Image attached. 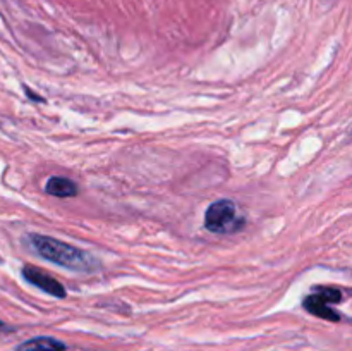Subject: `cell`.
Wrapping results in <instances>:
<instances>
[{
	"instance_id": "4",
	"label": "cell",
	"mask_w": 352,
	"mask_h": 351,
	"mask_svg": "<svg viewBox=\"0 0 352 351\" xmlns=\"http://www.w3.org/2000/svg\"><path fill=\"white\" fill-rule=\"evenodd\" d=\"M23 277L26 279L30 284L36 286L38 289L45 291L47 295L55 296V298H65V289L57 279L48 275L47 272L41 268L34 267V265H24L23 267Z\"/></svg>"
},
{
	"instance_id": "3",
	"label": "cell",
	"mask_w": 352,
	"mask_h": 351,
	"mask_svg": "<svg viewBox=\"0 0 352 351\" xmlns=\"http://www.w3.org/2000/svg\"><path fill=\"white\" fill-rule=\"evenodd\" d=\"M342 301V292L337 288H327V286H320L316 288L311 295L306 296L305 308L308 310L311 315L320 317V319L332 320V322H339L340 315L332 308V303Z\"/></svg>"
},
{
	"instance_id": "2",
	"label": "cell",
	"mask_w": 352,
	"mask_h": 351,
	"mask_svg": "<svg viewBox=\"0 0 352 351\" xmlns=\"http://www.w3.org/2000/svg\"><path fill=\"white\" fill-rule=\"evenodd\" d=\"M246 226V219L239 213L232 200H217L206 209L205 227L213 234L239 233Z\"/></svg>"
},
{
	"instance_id": "1",
	"label": "cell",
	"mask_w": 352,
	"mask_h": 351,
	"mask_svg": "<svg viewBox=\"0 0 352 351\" xmlns=\"http://www.w3.org/2000/svg\"><path fill=\"white\" fill-rule=\"evenodd\" d=\"M26 240L34 253L40 255L45 260L52 262V264L69 268V270L89 274V272H95L100 268V262L91 253L64 243L60 240L43 236V234H30Z\"/></svg>"
},
{
	"instance_id": "5",
	"label": "cell",
	"mask_w": 352,
	"mask_h": 351,
	"mask_svg": "<svg viewBox=\"0 0 352 351\" xmlns=\"http://www.w3.org/2000/svg\"><path fill=\"white\" fill-rule=\"evenodd\" d=\"M45 191L52 196H57V198H71V196L78 195L79 188L72 179L54 176V178H50L47 181Z\"/></svg>"
},
{
	"instance_id": "7",
	"label": "cell",
	"mask_w": 352,
	"mask_h": 351,
	"mask_svg": "<svg viewBox=\"0 0 352 351\" xmlns=\"http://www.w3.org/2000/svg\"><path fill=\"white\" fill-rule=\"evenodd\" d=\"M24 89H26V93H28V96H30V98L36 100V102H43V98H41V96H36V95H34V93L31 92L30 88H24Z\"/></svg>"
},
{
	"instance_id": "6",
	"label": "cell",
	"mask_w": 352,
	"mask_h": 351,
	"mask_svg": "<svg viewBox=\"0 0 352 351\" xmlns=\"http://www.w3.org/2000/svg\"><path fill=\"white\" fill-rule=\"evenodd\" d=\"M17 351H65V344L54 337H34L21 344Z\"/></svg>"
},
{
	"instance_id": "8",
	"label": "cell",
	"mask_w": 352,
	"mask_h": 351,
	"mask_svg": "<svg viewBox=\"0 0 352 351\" xmlns=\"http://www.w3.org/2000/svg\"><path fill=\"white\" fill-rule=\"evenodd\" d=\"M0 327H2V322H0Z\"/></svg>"
}]
</instances>
